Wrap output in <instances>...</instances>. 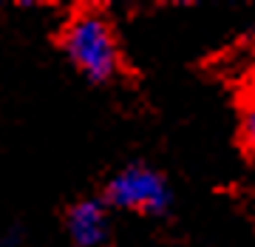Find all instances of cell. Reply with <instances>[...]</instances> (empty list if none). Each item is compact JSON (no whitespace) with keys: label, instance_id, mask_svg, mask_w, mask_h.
<instances>
[{"label":"cell","instance_id":"obj_1","mask_svg":"<svg viewBox=\"0 0 255 247\" xmlns=\"http://www.w3.org/2000/svg\"><path fill=\"white\" fill-rule=\"evenodd\" d=\"M63 48L74 68L94 82H105L119 71V46L108 20L82 11L63 28Z\"/></svg>","mask_w":255,"mask_h":247},{"label":"cell","instance_id":"obj_2","mask_svg":"<svg viewBox=\"0 0 255 247\" xmlns=\"http://www.w3.org/2000/svg\"><path fill=\"white\" fill-rule=\"evenodd\" d=\"M105 196L114 208L139 213H162L170 202V191L164 179L145 165H130L125 171H119L108 182Z\"/></svg>","mask_w":255,"mask_h":247},{"label":"cell","instance_id":"obj_3","mask_svg":"<svg viewBox=\"0 0 255 247\" xmlns=\"http://www.w3.org/2000/svg\"><path fill=\"white\" fill-rule=\"evenodd\" d=\"M68 233L77 247H102L108 239V213L100 202L82 199L68 211Z\"/></svg>","mask_w":255,"mask_h":247},{"label":"cell","instance_id":"obj_4","mask_svg":"<svg viewBox=\"0 0 255 247\" xmlns=\"http://www.w3.org/2000/svg\"><path fill=\"white\" fill-rule=\"evenodd\" d=\"M241 139H244L247 151L255 154V97L250 100V105L244 108V122H241Z\"/></svg>","mask_w":255,"mask_h":247}]
</instances>
